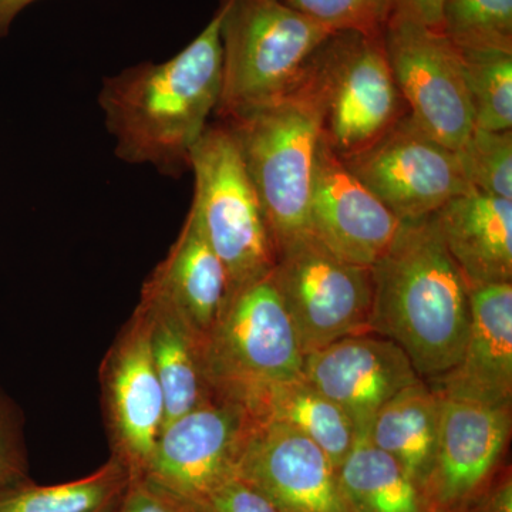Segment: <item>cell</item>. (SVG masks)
<instances>
[{
  "label": "cell",
  "instance_id": "33",
  "mask_svg": "<svg viewBox=\"0 0 512 512\" xmlns=\"http://www.w3.org/2000/svg\"><path fill=\"white\" fill-rule=\"evenodd\" d=\"M444 2L446 0H394L392 16L441 30Z\"/></svg>",
  "mask_w": 512,
  "mask_h": 512
},
{
  "label": "cell",
  "instance_id": "14",
  "mask_svg": "<svg viewBox=\"0 0 512 512\" xmlns=\"http://www.w3.org/2000/svg\"><path fill=\"white\" fill-rule=\"evenodd\" d=\"M237 477L282 512H350L329 457L308 437L276 421L254 417Z\"/></svg>",
  "mask_w": 512,
  "mask_h": 512
},
{
  "label": "cell",
  "instance_id": "6",
  "mask_svg": "<svg viewBox=\"0 0 512 512\" xmlns=\"http://www.w3.org/2000/svg\"><path fill=\"white\" fill-rule=\"evenodd\" d=\"M306 74L318 96L322 141L339 157L369 147L409 113L383 33H332Z\"/></svg>",
  "mask_w": 512,
  "mask_h": 512
},
{
  "label": "cell",
  "instance_id": "32",
  "mask_svg": "<svg viewBox=\"0 0 512 512\" xmlns=\"http://www.w3.org/2000/svg\"><path fill=\"white\" fill-rule=\"evenodd\" d=\"M461 512H512L511 466L505 464Z\"/></svg>",
  "mask_w": 512,
  "mask_h": 512
},
{
  "label": "cell",
  "instance_id": "24",
  "mask_svg": "<svg viewBox=\"0 0 512 512\" xmlns=\"http://www.w3.org/2000/svg\"><path fill=\"white\" fill-rule=\"evenodd\" d=\"M126 464L111 456L89 476L40 485L30 478L0 487V512H116L131 481Z\"/></svg>",
  "mask_w": 512,
  "mask_h": 512
},
{
  "label": "cell",
  "instance_id": "10",
  "mask_svg": "<svg viewBox=\"0 0 512 512\" xmlns=\"http://www.w3.org/2000/svg\"><path fill=\"white\" fill-rule=\"evenodd\" d=\"M383 40L409 116L456 151L474 130L460 49L441 30L394 16Z\"/></svg>",
  "mask_w": 512,
  "mask_h": 512
},
{
  "label": "cell",
  "instance_id": "15",
  "mask_svg": "<svg viewBox=\"0 0 512 512\" xmlns=\"http://www.w3.org/2000/svg\"><path fill=\"white\" fill-rule=\"evenodd\" d=\"M402 224L320 141L309 207L313 237L346 261L373 266L393 244Z\"/></svg>",
  "mask_w": 512,
  "mask_h": 512
},
{
  "label": "cell",
  "instance_id": "29",
  "mask_svg": "<svg viewBox=\"0 0 512 512\" xmlns=\"http://www.w3.org/2000/svg\"><path fill=\"white\" fill-rule=\"evenodd\" d=\"M29 477L25 419L15 400L0 386V487Z\"/></svg>",
  "mask_w": 512,
  "mask_h": 512
},
{
  "label": "cell",
  "instance_id": "11",
  "mask_svg": "<svg viewBox=\"0 0 512 512\" xmlns=\"http://www.w3.org/2000/svg\"><path fill=\"white\" fill-rule=\"evenodd\" d=\"M254 416L244 404L215 396L165 424L143 476L200 507L229 478L237 476Z\"/></svg>",
  "mask_w": 512,
  "mask_h": 512
},
{
  "label": "cell",
  "instance_id": "30",
  "mask_svg": "<svg viewBox=\"0 0 512 512\" xmlns=\"http://www.w3.org/2000/svg\"><path fill=\"white\" fill-rule=\"evenodd\" d=\"M116 512H198L194 505L147 476L131 477Z\"/></svg>",
  "mask_w": 512,
  "mask_h": 512
},
{
  "label": "cell",
  "instance_id": "25",
  "mask_svg": "<svg viewBox=\"0 0 512 512\" xmlns=\"http://www.w3.org/2000/svg\"><path fill=\"white\" fill-rule=\"evenodd\" d=\"M474 128H512V52L460 49Z\"/></svg>",
  "mask_w": 512,
  "mask_h": 512
},
{
  "label": "cell",
  "instance_id": "8",
  "mask_svg": "<svg viewBox=\"0 0 512 512\" xmlns=\"http://www.w3.org/2000/svg\"><path fill=\"white\" fill-rule=\"evenodd\" d=\"M271 275L305 356L346 336L370 332L373 266L346 261L308 234L276 251Z\"/></svg>",
  "mask_w": 512,
  "mask_h": 512
},
{
  "label": "cell",
  "instance_id": "2",
  "mask_svg": "<svg viewBox=\"0 0 512 512\" xmlns=\"http://www.w3.org/2000/svg\"><path fill=\"white\" fill-rule=\"evenodd\" d=\"M373 282L370 332L397 343L426 382L453 369L470 329V288L433 215L403 221Z\"/></svg>",
  "mask_w": 512,
  "mask_h": 512
},
{
  "label": "cell",
  "instance_id": "17",
  "mask_svg": "<svg viewBox=\"0 0 512 512\" xmlns=\"http://www.w3.org/2000/svg\"><path fill=\"white\" fill-rule=\"evenodd\" d=\"M470 306L463 355L427 383L448 399L512 407V282L471 288Z\"/></svg>",
  "mask_w": 512,
  "mask_h": 512
},
{
  "label": "cell",
  "instance_id": "12",
  "mask_svg": "<svg viewBox=\"0 0 512 512\" xmlns=\"http://www.w3.org/2000/svg\"><path fill=\"white\" fill-rule=\"evenodd\" d=\"M100 386L111 456L143 476L165 424V400L140 303L101 362Z\"/></svg>",
  "mask_w": 512,
  "mask_h": 512
},
{
  "label": "cell",
  "instance_id": "22",
  "mask_svg": "<svg viewBox=\"0 0 512 512\" xmlns=\"http://www.w3.org/2000/svg\"><path fill=\"white\" fill-rule=\"evenodd\" d=\"M256 419L276 421L308 437L336 470L357 437V427L342 407L303 379L278 384L247 406Z\"/></svg>",
  "mask_w": 512,
  "mask_h": 512
},
{
  "label": "cell",
  "instance_id": "3",
  "mask_svg": "<svg viewBox=\"0 0 512 512\" xmlns=\"http://www.w3.org/2000/svg\"><path fill=\"white\" fill-rule=\"evenodd\" d=\"M222 123L235 138L261 201L275 254L311 234L309 207L322 121L308 74L281 100Z\"/></svg>",
  "mask_w": 512,
  "mask_h": 512
},
{
  "label": "cell",
  "instance_id": "23",
  "mask_svg": "<svg viewBox=\"0 0 512 512\" xmlns=\"http://www.w3.org/2000/svg\"><path fill=\"white\" fill-rule=\"evenodd\" d=\"M336 473L350 512H433L416 481L369 440L365 429L357 430Z\"/></svg>",
  "mask_w": 512,
  "mask_h": 512
},
{
  "label": "cell",
  "instance_id": "4",
  "mask_svg": "<svg viewBox=\"0 0 512 512\" xmlns=\"http://www.w3.org/2000/svg\"><path fill=\"white\" fill-rule=\"evenodd\" d=\"M222 84L218 120L288 96L333 32L282 0H218Z\"/></svg>",
  "mask_w": 512,
  "mask_h": 512
},
{
  "label": "cell",
  "instance_id": "31",
  "mask_svg": "<svg viewBox=\"0 0 512 512\" xmlns=\"http://www.w3.org/2000/svg\"><path fill=\"white\" fill-rule=\"evenodd\" d=\"M198 512H282L261 491L235 476L229 478L198 507Z\"/></svg>",
  "mask_w": 512,
  "mask_h": 512
},
{
  "label": "cell",
  "instance_id": "27",
  "mask_svg": "<svg viewBox=\"0 0 512 512\" xmlns=\"http://www.w3.org/2000/svg\"><path fill=\"white\" fill-rule=\"evenodd\" d=\"M467 184L490 197L512 201V131L474 128L456 150Z\"/></svg>",
  "mask_w": 512,
  "mask_h": 512
},
{
  "label": "cell",
  "instance_id": "21",
  "mask_svg": "<svg viewBox=\"0 0 512 512\" xmlns=\"http://www.w3.org/2000/svg\"><path fill=\"white\" fill-rule=\"evenodd\" d=\"M439 429L440 396L419 379L383 404L365 430L369 440L396 460L423 491Z\"/></svg>",
  "mask_w": 512,
  "mask_h": 512
},
{
  "label": "cell",
  "instance_id": "9",
  "mask_svg": "<svg viewBox=\"0 0 512 512\" xmlns=\"http://www.w3.org/2000/svg\"><path fill=\"white\" fill-rule=\"evenodd\" d=\"M342 160L402 221L429 217L454 197L473 190L456 151L424 133L409 113L375 143Z\"/></svg>",
  "mask_w": 512,
  "mask_h": 512
},
{
  "label": "cell",
  "instance_id": "28",
  "mask_svg": "<svg viewBox=\"0 0 512 512\" xmlns=\"http://www.w3.org/2000/svg\"><path fill=\"white\" fill-rule=\"evenodd\" d=\"M330 32H384L394 0H282Z\"/></svg>",
  "mask_w": 512,
  "mask_h": 512
},
{
  "label": "cell",
  "instance_id": "1",
  "mask_svg": "<svg viewBox=\"0 0 512 512\" xmlns=\"http://www.w3.org/2000/svg\"><path fill=\"white\" fill-rule=\"evenodd\" d=\"M222 84L220 15L180 53L163 63L126 67L101 82L99 106L114 154L180 178L217 110Z\"/></svg>",
  "mask_w": 512,
  "mask_h": 512
},
{
  "label": "cell",
  "instance_id": "7",
  "mask_svg": "<svg viewBox=\"0 0 512 512\" xmlns=\"http://www.w3.org/2000/svg\"><path fill=\"white\" fill-rule=\"evenodd\" d=\"M194 200L190 210L224 265L229 295L274 269L275 247L261 201L222 121L210 124L191 156Z\"/></svg>",
  "mask_w": 512,
  "mask_h": 512
},
{
  "label": "cell",
  "instance_id": "18",
  "mask_svg": "<svg viewBox=\"0 0 512 512\" xmlns=\"http://www.w3.org/2000/svg\"><path fill=\"white\" fill-rule=\"evenodd\" d=\"M433 217L468 288L512 282L511 200L470 190Z\"/></svg>",
  "mask_w": 512,
  "mask_h": 512
},
{
  "label": "cell",
  "instance_id": "5",
  "mask_svg": "<svg viewBox=\"0 0 512 512\" xmlns=\"http://www.w3.org/2000/svg\"><path fill=\"white\" fill-rule=\"evenodd\" d=\"M204 355L215 396L245 407L271 387L301 379L305 352L271 272L229 295Z\"/></svg>",
  "mask_w": 512,
  "mask_h": 512
},
{
  "label": "cell",
  "instance_id": "20",
  "mask_svg": "<svg viewBox=\"0 0 512 512\" xmlns=\"http://www.w3.org/2000/svg\"><path fill=\"white\" fill-rule=\"evenodd\" d=\"M138 303L148 316L151 353L163 387L167 424L215 397L205 365V342L153 289L143 285Z\"/></svg>",
  "mask_w": 512,
  "mask_h": 512
},
{
  "label": "cell",
  "instance_id": "19",
  "mask_svg": "<svg viewBox=\"0 0 512 512\" xmlns=\"http://www.w3.org/2000/svg\"><path fill=\"white\" fill-rule=\"evenodd\" d=\"M144 286L171 303L204 342L220 322L229 299L224 265L208 244L197 215L188 211L180 235Z\"/></svg>",
  "mask_w": 512,
  "mask_h": 512
},
{
  "label": "cell",
  "instance_id": "34",
  "mask_svg": "<svg viewBox=\"0 0 512 512\" xmlns=\"http://www.w3.org/2000/svg\"><path fill=\"white\" fill-rule=\"evenodd\" d=\"M37 0H0V39H5L20 13Z\"/></svg>",
  "mask_w": 512,
  "mask_h": 512
},
{
  "label": "cell",
  "instance_id": "26",
  "mask_svg": "<svg viewBox=\"0 0 512 512\" xmlns=\"http://www.w3.org/2000/svg\"><path fill=\"white\" fill-rule=\"evenodd\" d=\"M441 32L458 49L512 52V0H446Z\"/></svg>",
  "mask_w": 512,
  "mask_h": 512
},
{
  "label": "cell",
  "instance_id": "16",
  "mask_svg": "<svg viewBox=\"0 0 512 512\" xmlns=\"http://www.w3.org/2000/svg\"><path fill=\"white\" fill-rule=\"evenodd\" d=\"M302 376L342 407L357 430L367 429L383 404L421 379L397 343L373 332L346 336L308 353Z\"/></svg>",
  "mask_w": 512,
  "mask_h": 512
},
{
  "label": "cell",
  "instance_id": "13",
  "mask_svg": "<svg viewBox=\"0 0 512 512\" xmlns=\"http://www.w3.org/2000/svg\"><path fill=\"white\" fill-rule=\"evenodd\" d=\"M512 407L440 396L436 454L423 487L433 512H461L505 466Z\"/></svg>",
  "mask_w": 512,
  "mask_h": 512
}]
</instances>
